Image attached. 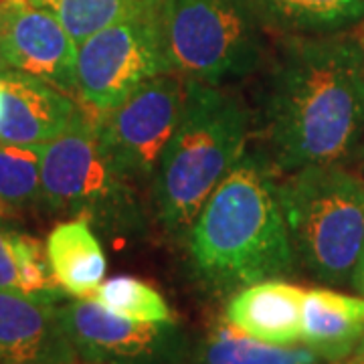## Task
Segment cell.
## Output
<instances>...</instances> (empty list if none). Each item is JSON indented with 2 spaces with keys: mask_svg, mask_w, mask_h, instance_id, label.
I'll use <instances>...</instances> for the list:
<instances>
[{
  "mask_svg": "<svg viewBox=\"0 0 364 364\" xmlns=\"http://www.w3.org/2000/svg\"><path fill=\"white\" fill-rule=\"evenodd\" d=\"M49 11L75 43L90 39L91 35L107 26L119 25L138 16L158 14L164 0H31Z\"/></svg>",
  "mask_w": 364,
  "mask_h": 364,
  "instance_id": "obj_18",
  "label": "cell"
},
{
  "mask_svg": "<svg viewBox=\"0 0 364 364\" xmlns=\"http://www.w3.org/2000/svg\"><path fill=\"white\" fill-rule=\"evenodd\" d=\"M16 233L0 221V289L21 291L18 259H16Z\"/></svg>",
  "mask_w": 364,
  "mask_h": 364,
  "instance_id": "obj_21",
  "label": "cell"
},
{
  "mask_svg": "<svg viewBox=\"0 0 364 364\" xmlns=\"http://www.w3.org/2000/svg\"><path fill=\"white\" fill-rule=\"evenodd\" d=\"M263 130L277 168L340 164L364 144V45L330 35H291L273 59Z\"/></svg>",
  "mask_w": 364,
  "mask_h": 364,
  "instance_id": "obj_1",
  "label": "cell"
},
{
  "mask_svg": "<svg viewBox=\"0 0 364 364\" xmlns=\"http://www.w3.org/2000/svg\"><path fill=\"white\" fill-rule=\"evenodd\" d=\"M0 41L11 69L77 95V43L55 14L31 0H0Z\"/></svg>",
  "mask_w": 364,
  "mask_h": 364,
  "instance_id": "obj_10",
  "label": "cell"
},
{
  "mask_svg": "<svg viewBox=\"0 0 364 364\" xmlns=\"http://www.w3.org/2000/svg\"><path fill=\"white\" fill-rule=\"evenodd\" d=\"M77 105L65 91L23 71L0 75V142L45 146L69 119Z\"/></svg>",
  "mask_w": 364,
  "mask_h": 364,
  "instance_id": "obj_12",
  "label": "cell"
},
{
  "mask_svg": "<svg viewBox=\"0 0 364 364\" xmlns=\"http://www.w3.org/2000/svg\"><path fill=\"white\" fill-rule=\"evenodd\" d=\"M63 299L0 289V360L79 364L59 320Z\"/></svg>",
  "mask_w": 364,
  "mask_h": 364,
  "instance_id": "obj_11",
  "label": "cell"
},
{
  "mask_svg": "<svg viewBox=\"0 0 364 364\" xmlns=\"http://www.w3.org/2000/svg\"><path fill=\"white\" fill-rule=\"evenodd\" d=\"M198 364H324L308 346H277L247 336L227 318L210 328L196 352Z\"/></svg>",
  "mask_w": 364,
  "mask_h": 364,
  "instance_id": "obj_17",
  "label": "cell"
},
{
  "mask_svg": "<svg viewBox=\"0 0 364 364\" xmlns=\"http://www.w3.org/2000/svg\"><path fill=\"white\" fill-rule=\"evenodd\" d=\"M172 73L160 13L107 26L77 45V95L105 114L150 79Z\"/></svg>",
  "mask_w": 364,
  "mask_h": 364,
  "instance_id": "obj_7",
  "label": "cell"
},
{
  "mask_svg": "<svg viewBox=\"0 0 364 364\" xmlns=\"http://www.w3.org/2000/svg\"><path fill=\"white\" fill-rule=\"evenodd\" d=\"M91 298L100 301L109 312L140 320V322H168L174 320L162 294L132 275H117L93 291Z\"/></svg>",
  "mask_w": 364,
  "mask_h": 364,
  "instance_id": "obj_20",
  "label": "cell"
},
{
  "mask_svg": "<svg viewBox=\"0 0 364 364\" xmlns=\"http://www.w3.org/2000/svg\"><path fill=\"white\" fill-rule=\"evenodd\" d=\"M0 364H39V363H16V360H0Z\"/></svg>",
  "mask_w": 364,
  "mask_h": 364,
  "instance_id": "obj_26",
  "label": "cell"
},
{
  "mask_svg": "<svg viewBox=\"0 0 364 364\" xmlns=\"http://www.w3.org/2000/svg\"><path fill=\"white\" fill-rule=\"evenodd\" d=\"M245 104L219 85L184 81V104L154 174L158 217L172 235H186L213 191L245 156Z\"/></svg>",
  "mask_w": 364,
  "mask_h": 364,
  "instance_id": "obj_3",
  "label": "cell"
},
{
  "mask_svg": "<svg viewBox=\"0 0 364 364\" xmlns=\"http://www.w3.org/2000/svg\"><path fill=\"white\" fill-rule=\"evenodd\" d=\"M263 23L287 35H330L356 25L364 0H253Z\"/></svg>",
  "mask_w": 364,
  "mask_h": 364,
  "instance_id": "obj_16",
  "label": "cell"
},
{
  "mask_svg": "<svg viewBox=\"0 0 364 364\" xmlns=\"http://www.w3.org/2000/svg\"><path fill=\"white\" fill-rule=\"evenodd\" d=\"M11 71V63L6 59V53H4V47H2V41H0V75Z\"/></svg>",
  "mask_w": 364,
  "mask_h": 364,
  "instance_id": "obj_23",
  "label": "cell"
},
{
  "mask_svg": "<svg viewBox=\"0 0 364 364\" xmlns=\"http://www.w3.org/2000/svg\"><path fill=\"white\" fill-rule=\"evenodd\" d=\"M350 356H360V358H364V338L360 340V344L354 348V352H352Z\"/></svg>",
  "mask_w": 364,
  "mask_h": 364,
  "instance_id": "obj_25",
  "label": "cell"
},
{
  "mask_svg": "<svg viewBox=\"0 0 364 364\" xmlns=\"http://www.w3.org/2000/svg\"><path fill=\"white\" fill-rule=\"evenodd\" d=\"M364 338V298L334 289H306L301 308L304 346L326 363L348 358Z\"/></svg>",
  "mask_w": 364,
  "mask_h": 364,
  "instance_id": "obj_14",
  "label": "cell"
},
{
  "mask_svg": "<svg viewBox=\"0 0 364 364\" xmlns=\"http://www.w3.org/2000/svg\"><path fill=\"white\" fill-rule=\"evenodd\" d=\"M186 235L196 275L217 291L282 279L298 263L277 182L259 154H245L235 164Z\"/></svg>",
  "mask_w": 364,
  "mask_h": 364,
  "instance_id": "obj_2",
  "label": "cell"
},
{
  "mask_svg": "<svg viewBox=\"0 0 364 364\" xmlns=\"http://www.w3.org/2000/svg\"><path fill=\"white\" fill-rule=\"evenodd\" d=\"M324 364H364V358H360V356H348V358H342V360H336V363Z\"/></svg>",
  "mask_w": 364,
  "mask_h": 364,
  "instance_id": "obj_24",
  "label": "cell"
},
{
  "mask_svg": "<svg viewBox=\"0 0 364 364\" xmlns=\"http://www.w3.org/2000/svg\"><path fill=\"white\" fill-rule=\"evenodd\" d=\"M350 286L364 296V249L363 253H360V257H358V263H356L354 272H352Z\"/></svg>",
  "mask_w": 364,
  "mask_h": 364,
  "instance_id": "obj_22",
  "label": "cell"
},
{
  "mask_svg": "<svg viewBox=\"0 0 364 364\" xmlns=\"http://www.w3.org/2000/svg\"><path fill=\"white\" fill-rule=\"evenodd\" d=\"M160 26L170 69L184 79H245L267 55V25L253 0H164Z\"/></svg>",
  "mask_w": 364,
  "mask_h": 364,
  "instance_id": "obj_5",
  "label": "cell"
},
{
  "mask_svg": "<svg viewBox=\"0 0 364 364\" xmlns=\"http://www.w3.org/2000/svg\"><path fill=\"white\" fill-rule=\"evenodd\" d=\"M306 289L282 279H267L237 289L225 318L247 336L267 344L294 346L301 336Z\"/></svg>",
  "mask_w": 364,
  "mask_h": 364,
  "instance_id": "obj_13",
  "label": "cell"
},
{
  "mask_svg": "<svg viewBox=\"0 0 364 364\" xmlns=\"http://www.w3.org/2000/svg\"><path fill=\"white\" fill-rule=\"evenodd\" d=\"M59 320L85 364H182L188 356V338L174 320H130L93 298L61 301Z\"/></svg>",
  "mask_w": 364,
  "mask_h": 364,
  "instance_id": "obj_8",
  "label": "cell"
},
{
  "mask_svg": "<svg viewBox=\"0 0 364 364\" xmlns=\"http://www.w3.org/2000/svg\"><path fill=\"white\" fill-rule=\"evenodd\" d=\"M47 257L57 286L71 298H91L105 277V253L90 219L59 223L47 237Z\"/></svg>",
  "mask_w": 364,
  "mask_h": 364,
  "instance_id": "obj_15",
  "label": "cell"
},
{
  "mask_svg": "<svg viewBox=\"0 0 364 364\" xmlns=\"http://www.w3.org/2000/svg\"><path fill=\"white\" fill-rule=\"evenodd\" d=\"M182 104L181 79L164 73L100 114L97 128L105 152L128 181H154L158 162L178 126Z\"/></svg>",
  "mask_w": 364,
  "mask_h": 364,
  "instance_id": "obj_9",
  "label": "cell"
},
{
  "mask_svg": "<svg viewBox=\"0 0 364 364\" xmlns=\"http://www.w3.org/2000/svg\"><path fill=\"white\" fill-rule=\"evenodd\" d=\"M41 198V146L0 142V213L31 207Z\"/></svg>",
  "mask_w": 364,
  "mask_h": 364,
  "instance_id": "obj_19",
  "label": "cell"
},
{
  "mask_svg": "<svg viewBox=\"0 0 364 364\" xmlns=\"http://www.w3.org/2000/svg\"><path fill=\"white\" fill-rule=\"evenodd\" d=\"M298 261L330 286L350 284L364 249V181L340 164L289 172L277 184Z\"/></svg>",
  "mask_w": 364,
  "mask_h": 364,
  "instance_id": "obj_4",
  "label": "cell"
},
{
  "mask_svg": "<svg viewBox=\"0 0 364 364\" xmlns=\"http://www.w3.org/2000/svg\"><path fill=\"white\" fill-rule=\"evenodd\" d=\"M41 200L114 229L130 227L138 217L132 181L105 152L97 119L79 107L63 132L41 146Z\"/></svg>",
  "mask_w": 364,
  "mask_h": 364,
  "instance_id": "obj_6",
  "label": "cell"
}]
</instances>
